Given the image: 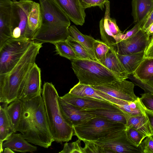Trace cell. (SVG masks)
<instances>
[{"label":"cell","mask_w":153,"mask_h":153,"mask_svg":"<svg viewBox=\"0 0 153 153\" xmlns=\"http://www.w3.org/2000/svg\"><path fill=\"white\" fill-rule=\"evenodd\" d=\"M22 110L16 131L30 143L45 148L54 140L50 130L41 94L22 101Z\"/></svg>","instance_id":"obj_1"},{"label":"cell","mask_w":153,"mask_h":153,"mask_svg":"<svg viewBox=\"0 0 153 153\" xmlns=\"http://www.w3.org/2000/svg\"><path fill=\"white\" fill-rule=\"evenodd\" d=\"M42 43L32 40L21 59L8 73L0 75V102L8 104L17 99L29 72L35 63L36 58Z\"/></svg>","instance_id":"obj_2"},{"label":"cell","mask_w":153,"mask_h":153,"mask_svg":"<svg viewBox=\"0 0 153 153\" xmlns=\"http://www.w3.org/2000/svg\"><path fill=\"white\" fill-rule=\"evenodd\" d=\"M39 1L42 23L33 40L52 44L66 40L69 36L70 19L53 0Z\"/></svg>","instance_id":"obj_3"},{"label":"cell","mask_w":153,"mask_h":153,"mask_svg":"<svg viewBox=\"0 0 153 153\" xmlns=\"http://www.w3.org/2000/svg\"><path fill=\"white\" fill-rule=\"evenodd\" d=\"M42 95L48 126L54 141L60 143L68 142L74 135L73 127L62 115L58 101L59 96L52 82L44 83Z\"/></svg>","instance_id":"obj_4"},{"label":"cell","mask_w":153,"mask_h":153,"mask_svg":"<svg viewBox=\"0 0 153 153\" xmlns=\"http://www.w3.org/2000/svg\"><path fill=\"white\" fill-rule=\"evenodd\" d=\"M71 61L72 69L81 84L96 86L120 79L97 61L76 59Z\"/></svg>","instance_id":"obj_5"},{"label":"cell","mask_w":153,"mask_h":153,"mask_svg":"<svg viewBox=\"0 0 153 153\" xmlns=\"http://www.w3.org/2000/svg\"><path fill=\"white\" fill-rule=\"evenodd\" d=\"M74 135L82 141L93 142L116 131L126 128L125 125L95 117L87 122L73 127Z\"/></svg>","instance_id":"obj_6"},{"label":"cell","mask_w":153,"mask_h":153,"mask_svg":"<svg viewBox=\"0 0 153 153\" xmlns=\"http://www.w3.org/2000/svg\"><path fill=\"white\" fill-rule=\"evenodd\" d=\"M32 40H17L11 38L0 47V75L9 72L17 65L30 45Z\"/></svg>","instance_id":"obj_7"},{"label":"cell","mask_w":153,"mask_h":153,"mask_svg":"<svg viewBox=\"0 0 153 153\" xmlns=\"http://www.w3.org/2000/svg\"><path fill=\"white\" fill-rule=\"evenodd\" d=\"M92 142L103 148L105 153H143L140 145L137 146L128 138L126 128Z\"/></svg>","instance_id":"obj_8"},{"label":"cell","mask_w":153,"mask_h":153,"mask_svg":"<svg viewBox=\"0 0 153 153\" xmlns=\"http://www.w3.org/2000/svg\"><path fill=\"white\" fill-rule=\"evenodd\" d=\"M12 1L10 38L17 40L27 39L25 34L28 17L33 1Z\"/></svg>","instance_id":"obj_9"},{"label":"cell","mask_w":153,"mask_h":153,"mask_svg":"<svg viewBox=\"0 0 153 153\" xmlns=\"http://www.w3.org/2000/svg\"><path fill=\"white\" fill-rule=\"evenodd\" d=\"M115 98L128 101H133L137 97L134 92V85L126 79H119L101 85L91 86Z\"/></svg>","instance_id":"obj_10"},{"label":"cell","mask_w":153,"mask_h":153,"mask_svg":"<svg viewBox=\"0 0 153 153\" xmlns=\"http://www.w3.org/2000/svg\"><path fill=\"white\" fill-rule=\"evenodd\" d=\"M105 6L104 17L99 24L101 39L109 47H113L120 41V37L123 33L117 25L116 20L110 17V1H108Z\"/></svg>","instance_id":"obj_11"},{"label":"cell","mask_w":153,"mask_h":153,"mask_svg":"<svg viewBox=\"0 0 153 153\" xmlns=\"http://www.w3.org/2000/svg\"><path fill=\"white\" fill-rule=\"evenodd\" d=\"M149 36L145 30L140 28L133 36L113 47L116 48L115 49L117 53L122 55L145 51L149 41Z\"/></svg>","instance_id":"obj_12"},{"label":"cell","mask_w":153,"mask_h":153,"mask_svg":"<svg viewBox=\"0 0 153 153\" xmlns=\"http://www.w3.org/2000/svg\"><path fill=\"white\" fill-rule=\"evenodd\" d=\"M58 101L61 112L66 121L74 127L85 123L96 116L72 105L59 97Z\"/></svg>","instance_id":"obj_13"},{"label":"cell","mask_w":153,"mask_h":153,"mask_svg":"<svg viewBox=\"0 0 153 153\" xmlns=\"http://www.w3.org/2000/svg\"><path fill=\"white\" fill-rule=\"evenodd\" d=\"M41 69L35 63L29 72L25 85L18 95L17 99L23 101L41 94Z\"/></svg>","instance_id":"obj_14"},{"label":"cell","mask_w":153,"mask_h":153,"mask_svg":"<svg viewBox=\"0 0 153 153\" xmlns=\"http://www.w3.org/2000/svg\"><path fill=\"white\" fill-rule=\"evenodd\" d=\"M53 0L74 24L81 26L83 25L86 14L79 0Z\"/></svg>","instance_id":"obj_15"},{"label":"cell","mask_w":153,"mask_h":153,"mask_svg":"<svg viewBox=\"0 0 153 153\" xmlns=\"http://www.w3.org/2000/svg\"><path fill=\"white\" fill-rule=\"evenodd\" d=\"M12 2L11 0H0V47L11 37Z\"/></svg>","instance_id":"obj_16"},{"label":"cell","mask_w":153,"mask_h":153,"mask_svg":"<svg viewBox=\"0 0 153 153\" xmlns=\"http://www.w3.org/2000/svg\"><path fill=\"white\" fill-rule=\"evenodd\" d=\"M114 73L121 80L126 79L129 76L117 55L113 47H111L102 59L97 61Z\"/></svg>","instance_id":"obj_17"},{"label":"cell","mask_w":153,"mask_h":153,"mask_svg":"<svg viewBox=\"0 0 153 153\" xmlns=\"http://www.w3.org/2000/svg\"><path fill=\"white\" fill-rule=\"evenodd\" d=\"M61 98L67 102L83 109L112 107L115 106L111 103L100 100L79 96L68 93Z\"/></svg>","instance_id":"obj_18"},{"label":"cell","mask_w":153,"mask_h":153,"mask_svg":"<svg viewBox=\"0 0 153 153\" xmlns=\"http://www.w3.org/2000/svg\"><path fill=\"white\" fill-rule=\"evenodd\" d=\"M82 109L91 114L95 115L96 117L102 118L111 121L124 125L126 124L129 116L115 106L112 107Z\"/></svg>","instance_id":"obj_19"},{"label":"cell","mask_w":153,"mask_h":153,"mask_svg":"<svg viewBox=\"0 0 153 153\" xmlns=\"http://www.w3.org/2000/svg\"><path fill=\"white\" fill-rule=\"evenodd\" d=\"M42 23V15L40 3L33 1L29 13L25 37L33 40L40 30Z\"/></svg>","instance_id":"obj_20"},{"label":"cell","mask_w":153,"mask_h":153,"mask_svg":"<svg viewBox=\"0 0 153 153\" xmlns=\"http://www.w3.org/2000/svg\"><path fill=\"white\" fill-rule=\"evenodd\" d=\"M3 143V149L8 147L14 152H33L37 150V147L30 143L21 133H13Z\"/></svg>","instance_id":"obj_21"},{"label":"cell","mask_w":153,"mask_h":153,"mask_svg":"<svg viewBox=\"0 0 153 153\" xmlns=\"http://www.w3.org/2000/svg\"><path fill=\"white\" fill-rule=\"evenodd\" d=\"M132 15L139 27L153 9V0H132Z\"/></svg>","instance_id":"obj_22"},{"label":"cell","mask_w":153,"mask_h":153,"mask_svg":"<svg viewBox=\"0 0 153 153\" xmlns=\"http://www.w3.org/2000/svg\"><path fill=\"white\" fill-rule=\"evenodd\" d=\"M0 152H3L2 145L3 142L13 133L6 111L8 105L7 103L0 102Z\"/></svg>","instance_id":"obj_23"},{"label":"cell","mask_w":153,"mask_h":153,"mask_svg":"<svg viewBox=\"0 0 153 153\" xmlns=\"http://www.w3.org/2000/svg\"><path fill=\"white\" fill-rule=\"evenodd\" d=\"M125 126L126 128L132 127L134 128L146 137L153 135L148 120L146 116L142 113L135 116H129Z\"/></svg>","instance_id":"obj_24"},{"label":"cell","mask_w":153,"mask_h":153,"mask_svg":"<svg viewBox=\"0 0 153 153\" xmlns=\"http://www.w3.org/2000/svg\"><path fill=\"white\" fill-rule=\"evenodd\" d=\"M69 35L82 45L94 60L97 61L94 50L95 39L92 37L82 33L74 25L68 28Z\"/></svg>","instance_id":"obj_25"},{"label":"cell","mask_w":153,"mask_h":153,"mask_svg":"<svg viewBox=\"0 0 153 153\" xmlns=\"http://www.w3.org/2000/svg\"><path fill=\"white\" fill-rule=\"evenodd\" d=\"M117 55L129 75H133L144 58V51L127 55L117 53Z\"/></svg>","instance_id":"obj_26"},{"label":"cell","mask_w":153,"mask_h":153,"mask_svg":"<svg viewBox=\"0 0 153 153\" xmlns=\"http://www.w3.org/2000/svg\"><path fill=\"white\" fill-rule=\"evenodd\" d=\"M22 110V101L16 100L8 105L6 111L11 128L13 133H16L20 123Z\"/></svg>","instance_id":"obj_27"},{"label":"cell","mask_w":153,"mask_h":153,"mask_svg":"<svg viewBox=\"0 0 153 153\" xmlns=\"http://www.w3.org/2000/svg\"><path fill=\"white\" fill-rule=\"evenodd\" d=\"M133 77L141 82L153 76V58H144L133 74Z\"/></svg>","instance_id":"obj_28"},{"label":"cell","mask_w":153,"mask_h":153,"mask_svg":"<svg viewBox=\"0 0 153 153\" xmlns=\"http://www.w3.org/2000/svg\"><path fill=\"white\" fill-rule=\"evenodd\" d=\"M99 90L93 88L90 85L78 82L70 89L68 93L79 96L94 98L108 102L99 95Z\"/></svg>","instance_id":"obj_29"},{"label":"cell","mask_w":153,"mask_h":153,"mask_svg":"<svg viewBox=\"0 0 153 153\" xmlns=\"http://www.w3.org/2000/svg\"><path fill=\"white\" fill-rule=\"evenodd\" d=\"M56 54L71 61L78 59L72 47L66 41H58L53 43Z\"/></svg>","instance_id":"obj_30"},{"label":"cell","mask_w":153,"mask_h":153,"mask_svg":"<svg viewBox=\"0 0 153 153\" xmlns=\"http://www.w3.org/2000/svg\"><path fill=\"white\" fill-rule=\"evenodd\" d=\"M66 40L72 47L78 59L94 60L85 48L70 35Z\"/></svg>","instance_id":"obj_31"},{"label":"cell","mask_w":153,"mask_h":153,"mask_svg":"<svg viewBox=\"0 0 153 153\" xmlns=\"http://www.w3.org/2000/svg\"><path fill=\"white\" fill-rule=\"evenodd\" d=\"M110 47L103 41L95 39L94 44V50L97 60L102 58L108 51Z\"/></svg>","instance_id":"obj_32"},{"label":"cell","mask_w":153,"mask_h":153,"mask_svg":"<svg viewBox=\"0 0 153 153\" xmlns=\"http://www.w3.org/2000/svg\"><path fill=\"white\" fill-rule=\"evenodd\" d=\"M128 137L130 141L138 146L146 136L142 133L133 127L126 128Z\"/></svg>","instance_id":"obj_33"},{"label":"cell","mask_w":153,"mask_h":153,"mask_svg":"<svg viewBox=\"0 0 153 153\" xmlns=\"http://www.w3.org/2000/svg\"><path fill=\"white\" fill-rule=\"evenodd\" d=\"M81 140L79 139L76 141L68 143L66 142L63 149L59 153H84L83 148L81 146Z\"/></svg>","instance_id":"obj_34"},{"label":"cell","mask_w":153,"mask_h":153,"mask_svg":"<svg viewBox=\"0 0 153 153\" xmlns=\"http://www.w3.org/2000/svg\"><path fill=\"white\" fill-rule=\"evenodd\" d=\"M134 101L141 113L147 119L153 133V111L146 108L142 103L140 97H137Z\"/></svg>","instance_id":"obj_35"},{"label":"cell","mask_w":153,"mask_h":153,"mask_svg":"<svg viewBox=\"0 0 153 153\" xmlns=\"http://www.w3.org/2000/svg\"><path fill=\"white\" fill-rule=\"evenodd\" d=\"M83 142L85 144L83 147L84 153H105L103 149L96 143L86 140Z\"/></svg>","instance_id":"obj_36"},{"label":"cell","mask_w":153,"mask_h":153,"mask_svg":"<svg viewBox=\"0 0 153 153\" xmlns=\"http://www.w3.org/2000/svg\"><path fill=\"white\" fill-rule=\"evenodd\" d=\"M82 6L85 9L92 7L97 6L102 10L104 5L108 0H79Z\"/></svg>","instance_id":"obj_37"},{"label":"cell","mask_w":153,"mask_h":153,"mask_svg":"<svg viewBox=\"0 0 153 153\" xmlns=\"http://www.w3.org/2000/svg\"><path fill=\"white\" fill-rule=\"evenodd\" d=\"M132 79L137 85L143 89L145 92L153 93V76L144 82L140 81L133 77Z\"/></svg>","instance_id":"obj_38"},{"label":"cell","mask_w":153,"mask_h":153,"mask_svg":"<svg viewBox=\"0 0 153 153\" xmlns=\"http://www.w3.org/2000/svg\"><path fill=\"white\" fill-rule=\"evenodd\" d=\"M140 145L143 153H153V135L146 137Z\"/></svg>","instance_id":"obj_39"},{"label":"cell","mask_w":153,"mask_h":153,"mask_svg":"<svg viewBox=\"0 0 153 153\" xmlns=\"http://www.w3.org/2000/svg\"><path fill=\"white\" fill-rule=\"evenodd\" d=\"M141 95L140 98L144 106L147 109L153 111V94L151 93L145 92Z\"/></svg>","instance_id":"obj_40"},{"label":"cell","mask_w":153,"mask_h":153,"mask_svg":"<svg viewBox=\"0 0 153 153\" xmlns=\"http://www.w3.org/2000/svg\"><path fill=\"white\" fill-rule=\"evenodd\" d=\"M140 29V28L139 25L135 24L132 28L127 31L126 33H123L122 34L120 37V41L126 39L131 37L136 34Z\"/></svg>","instance_id":"obj_41"},{"label":"cell","mask_w":153,"mask_h":153,"mask_svg":"<svg viewBox=\"0 0 153 153\" xmlns=\"http://www.w3.org/2000/svg\"><path fill=\"white\" fill-rule=\"evenodd\" d=\"M144 58H153V35L144 51Z\"/></svg>","instance_id":"obj_42"},{"label":"cell","mask_w":153,"mask_h":153,"mask_svg":"<svg viewBox=\"0 0 153 153\" xmlns=\"http://www.w3.org/2000/svg\"><path fill=\"white\" fill-rule=\"evenodd\" d=\"M153 23V9L149 14L146 19L140 27L145 31Z\"/></svg>","instance_id":"obj_43"},{"label":"cell","mask_w":153,"mask_h":153,"mask_svg":"<svg viewBox=\"0 0 153 153\" xmlns=\"http://www.w3.org/2000/svg\"><path fill=\"white\" fill-rule=\"evenodd\" d=\"M145 31L149 36L153 35V23Z\"/></svg>","instance_id":"obj_44"},{"label":"cell","mask_w":153,"mask_h":153,"mask_svg":"<svg viewBox=\"0 0 153 153\" xmlns=\"http://www.w3.org/2000/svg\"><path fill=\"white\" fill-rule=\"evenodd\" d=\"M4 153H15V152L8 147H5L3 150Z\"/></svg>","instance_id":"obj_45"},{"label":"cell","mask_w":153,"mask_h":153,"mask_svg":"<svg viewBox=\"0 0 153 153\" xmlns=\"http://www.w3.org/2000/svg\"><path fill=\"white\" fill-rule=\"evenodd\" d=\"M19 1H23V0H19Z\"/></svg>","instance_id":"obj_46"},{"label":"cell","mask_w":153,"mask_h":153,"mask_svg":"<svg viewBox=\"0 0 153 153\" xmlns=\"http://www.w3.org/2000/svg\"><path fill=\"white\" fill-rule=\"evenodd\" d=\"M152 94H153V93H152Z\"/></svg>","instance_id":"obj_47"}]
</instances>
